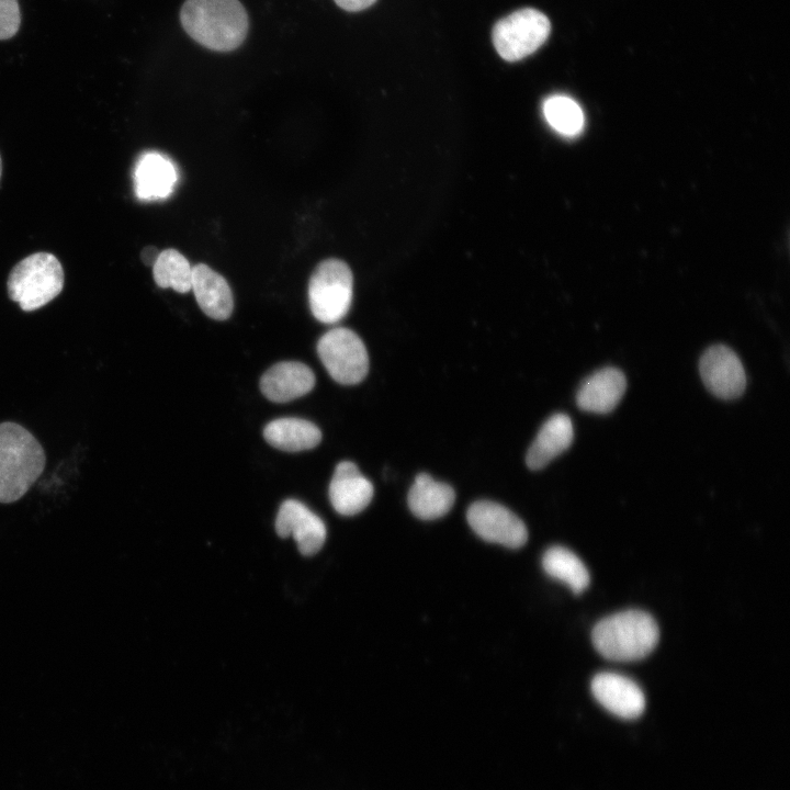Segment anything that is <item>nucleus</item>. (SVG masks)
<instances>
[{"instance_id": "6ab92c4d", "label": "nucleus", "mask_w": 790, "mask_h": 790, "mask_svg": "<svg viewBox=\"0 0 790 790\" xmlns=\"http://www.w3.org/2000/svg\"><path fill=\"white\" fill-rule=\"evenodd\" d=\"M263 437L270 445L279 450L298 452L317 447L321 432L308 420L285 417L270 421L263 429Z\"/></svg>"}, {"instance_id": "0eeeda50", "label": "nucleus", "mask_w": 790, "mask_h": 790, "mask_svg": "<svg viewBox=\"0 0 790 790\" xmlns=\"http://www.w3.org/2000/svg\"><path fill=\"white\" fill-rule=\"evenodd\" d=\"M317 354L329 375L338 383H360L369 371V356L360 337L345 327L324 334L317 343Z\"/></svg>"}, {"instance_id": "a211bd4d", "label": "nucleus", "mask_w": 790, "mask_h": 790, "mask_svg": "<svg viewBox=\"0 0 790 790\" xmlns=\"http://www.w3.org/2000/svg\"><path fill=\"white\" fill-rule=\"evenodd\" d=\"M177 182L172 162L157 153L142 156L134 171L136 195L142 200L165 199Z\"/></svg>"}, {"instance_id": "a878e982", "label": "nucleus", "mask_w": 790, "mask_h": 790, "mask_svg": "<svg viewBox=\"0 0 790 790\" xmlns=\"http://www.w3.org/2000/svg\"><path fill=\"white\" fill-rule=\"evenodd\" d=\"M1 174H2V160H1V156H0V179H1Z\"/></svg>"}, {"instance_id": "f257e3e1", "label": "nucleus", "mask_w": 790, "mask_h": 790, "mask_svg": "<svg viewBox=\"0 0 790 790\" xmlns=\"http://www.w3.org/2000/svg\"><path fill=\"white\" fill-rule=\"evenodd\" d=\"M180 20L195 42L217 52L237 48L248 32L247 12L238 0H187Z\"/></svg>"}, {"instance_id": "b1692460", "label": "nucleus", "mask_w": 790, "mask_h": 790, "mask_svg": "<svg viewBox=\"0 0 790 790\" xmlns=\"http://www.w3.org/2000/svg\"><path fill=\"white\" fill-rule=\"evenodd\" d=\"M338 7L346 11L357 12L371 7L376 0H334Z\"/></svg>"}, {"instance_id": "7ed1b4c3", "label": "nucleus", "mask_w": 790, "mask_h": 790, "mask_svg": "<svg viewBox=\"0 0 790 790\" xmlns=\"http://www.w3.org/2000/svg\"><path fill=\"white\" fill-rule=\"evenodd\" d=\"M659 630L654 618L645 611L631 609L600 620L592 629L595 648L603 657L616 662L637 661L657 645Z\"/></svg>"}, {"instance_id": "4468645a", "label": "nucleus", "mask_w": 790, "mask_h": 790, "mask_svg": "<svg viewBox=\"0 0 790 790\" xmlns=\"http://www.w3.org/2000/svg\"><path fill=\"white\" fill-rule=\"evenodd\" d=\"M627 388L624 374L616 368H602L579 386L576 404L584 411L607 414L621 400Z\"/></svg>"}, {"instance_id": "412c9836", "label": "nucleus", "mask_w": 790, "mask_h": 790, "mask_svg": "<svg viewBox=\"0 0 790 790\" xmlns=\"http://www.w3.org/2000/svg\"><path fill=\"white\" fill-rule=\"evenodd\" d=\"M153 274L159 287H171L176 292L187 293L191 290L192 267L188 259L176 249L159 252L153 264Z\"/></svg>"}, {"instance_id": "9d476101", "label": "nucleus", "mask_w": 790, "mask_h": 790, "mask_svg": "<svg viewBox=\"0 0 790 790\" xmlns=\"http://www.w3.org/2000/svg\"><path fill=\"white\" fill-rule=\"evenodd\" d=\"M275 531L281 538L292 535L303 555L317 553L326 540L324 521L295 499L282 503L275 519Z\"/></svg>"}, {"instance_id": "393cba45", "label": "nucleus", "mask_w": 790, "mask_h": 790, "mask_svg": "<svg viewBox=\"0 0 790 790\" xmlns=\"http://www.w3.org/2000/svg\"><path fill=\"white\" fill-rule=\"evenodd\" d=\"M159 252L154 246L146 247L142 251V260L147 266H153L158 257Z\"/></svg>"}, {"instance_id": "9b49d317", "label": "nucleus", "mask_w": 790, "mask_h": 790, "mask_svg": "<svg viewBox=\"0 0 790 790\" xmlns=\"http://www.w3.org/2000/svg\"><path fill=\"white\" fill-rule=\"evenodd\" d=\"M591 692L609 712L622 719H635L645 709V697L639 685L618 673L602 672L591 680Z\"/></svg>"}, {"instance_id": "6e6552de", "label": "nucleus", "mask_w": 790, "mask_h": 790, "mask_svg": "<svg viewBox=\"0 0 790 790\" xmlns=\"http://www.w3.org/2000/svg\"><path fill=\"white\" fill-rule=\"evenodd\" d=\"M466 519L473 531L487 542L518 549L528 540V530L523 521L495 501L473 503L467 509Z\"/></svg>"}, {"instance_id": "423d86ee", "label": "nucleus", "mask_w": 790, "mask_h": 790, "mask_svg": "<svg viewBox=\"0 0 790 790\" xmlns=\"http://www.w3.org/2000/svg\"><path fill=\"white\" fill-rule=\"evenodd\" d=\"M551 32L548 16L533 8H522L497 21L492 40L498 55L517 61L534 53Z\"/></svg>"}, {"instance_id": "f3484780", "label": "nucleus", "mask_w": 790, "mask_h": 790, "mask_svg": "<svg viewBox=\"0 0 790 790\" xmlns=\"http://www.w3.org/2000/svg\"><path fill=\"white\" fill-rule=\"evenodd\" d=\"M455 499L453 488L433 479L427 473L416 476L407 497L410 511L422 520L443 517L452 508Z\"/></svg>"}, {"instance_id": "4be33fe9", "label": "nucleus", "mask_w": 790, "mask_h": 790, "mask_svg": "<svg viewBox=\"0 0 790 790\" xmlns=\"http://www.w3.org/2000/svg\"><path fill=\"white\" fill-rule=\"evenodd\" d=\"M543 114L548 123L564 136H575L584 126V113L572 98L551 95L543 103Z\"/></svg>"}, {"instance_id": "f03ea898", "label": "nucleus", "mask_w": 790, "mask_h": 790, "mask_svg": "<svg viewBox=\"0 0 790 790\" xmlns=\"http://www.w3.org/2000/svg\"><path fill=\"white\" fill-rule=\"evenodd\" d=\"M45 451L34 435L13 421L0 422V503L21 499L44 471Z\"/></svg>"}, {"instance_id": "5701e85b", "label": "nucleus", "mask_w": 790, "mask_h": 790, "mask_svg": "<svg viewBox=\"0 0 790 790\" xmlns=\"http://www.w3.org/2000/svg\"><path fill=\"white\" fill-rule=\"evenodd\" d=\"M21 14L18 0H0V40L11 38L19 31Z\"/></svg>"}, {"instance_id": "39448f33", "label": "nucleus", "mask_w": 790, "mask_h": 790, "mask_svg": "<svg viewBox=\"0 0 790 790\" xmlns=\"http://www.w3.org/2000/svg\"><path fill=\"white\" fill-rule=\"evenodd\" d=\"M352 272L339 259L321 261L311 275L308 303L314 317L324 324H335L349 312L352 302Z\"/></svg>"}, {"instance_id": "f8f14e48", "label": "nucleus", "mask_w": 790, "mask_h": 790, "mask_svg": "<svg viewBox=\"0 0 790 790\" xmlns=\"http://www.w3.org/2000/svg\"><path fill=\"white\" fill-rule=\"evenodd\" d=\"M374 494L372 483L350 461L340 462L329 484V499L334 509L342 516H354L371 503Z\"/></svg>"}, {"instance_id": "20e7f679", "label": "nucleus", "mask_w": 790, "mask_h": 790, "mask_svg": "<svg viewBox=\"0 0 790 790\" xmlns=\"http://www.w3.org/2000/svg\"><path fill=\"white\" fill-rule=\"evenodd\" d=\"M64 269L50 252H35L20 260L10 271L7 290L10 300L24 312H33L53 301L64 287Z\"/></svg>"}, {"instance_id": "2eb2a0df", "label": "nucleus", "mask_w": 790, "mask_h": 790, "mask_svg": "<svg viewBox=\"0 0 790 790\" xmlns=\"http://www.w3.org/2000/svg\"><path fill=\"white\" fill-rule=\"evenodd\" d=\"M191 290L200 308L216 320L229 318L234 297L227 281L205 263L192 268Z\"/></svg>"}, {"instance_id": "aec40b11", "label": "nucleus", "mask_w": 790, "mask_h": 790, "mask_svg": "<svg viewBox=\"0 0 790 790\" xmlns=\"http://www.w3.org/2000/svg\"><path fill=\"white\" fill-rule=\"evenodd\" d=\"M542 566L550 577L564 583L576 595L589 585L587 567L574 552L564 546L548 549L542 557Z\"/></svg>"}, {"instance_id": "ddd939ff", "label": "nucleus", "mask_w": 790, "mask_h": 790, "mask_svg": "<svg viewBox=\"0 0 790 790\" xmlns=\"http://www.w3.org/2000/svg\"><path fill=\"white\" fill-rule=\"evenodd\" d=\"M315 382V375L306 364L283 361L267 370L260 380V390L271 402L287 403L309 393Z\"/></svg>"}, {"instance_id": "1a4fd4ad", "label": "nucleus", "mask_w": 790, "mask_h": 790, "mask_svg": "<svg viewBox=\"0 0 790 790\" xmlns=\"http://www.w3.org/2000/svg\"><path fill=\"white\" fill-rule=\"evenodd\" d=\"M706 387L721 399L741 396L746 386L744 366L736 353L724 345L708 348L699 362Z\"/></svg>"}, {"instance_id": "dca6fc26", "label": "nucleus", "mask_w": 790, "mask_h": 790, "mask_svg": "<svg viewBox=\"0 0 790 790\" xmlns=\"http://www.w3.org/2000/svg\"><path fill=\"white\" fill-rule=\"evenodd\" d=\"M574 428L571 418L562 413L552 415L540 428L531 443L526 463L531 470H541L566 451L573 442Z\"/></svg>"}]
</instances>
